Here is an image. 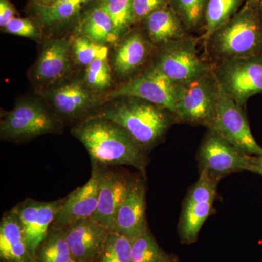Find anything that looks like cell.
<instances>
[{
  "instance_id": "ac0fdd59",
  "label": "cell",
  "mask_w": 262,
  "mask_h": 262,
  "mask_svg": "<svg viewBox=\"0 0 262 262\" xmlns=\"http://www.w3.org/2000/svg\"><path fill=\"white\" fill-rule=\"evenodd\" d=\"M148 229L145 184L140 178L133 179L126 198L117 211L111 232L133 239Z\"/></svg>"
},
{
  "instance_id": "484cf974",
  "label": "cell",
  "mask_w": 262,
  "mask_h": 262,
  "mask_svg": "<svg viewBox=\"0 0 262 262\" xmlns=\"http://www.w3.org/2000/svg\"><path fill=\"white\" fill-rule=\"evenodd\" d=\"M82 75L86 84L98 94L107 96L108 93L115 89L108 56L95 59L84 69Z\"/></svg>"
},
{
  "instance_id": "44dd1931",
  "label": "cell",
  "mask_w": 262,
  "mask_h": 262,
  "mask_svg": "<svg viewBox=\"0 0 262 262\" xmlns=\"http://www.w3.org/2000/svg\"><path fill=\"white\" fill-rule=\"evenodd\" d=\"M139 25L156 48L189 35L182 20L170 6L157 10Z\"/></svg>"
},
{
  "instance_id": "9a60e30c",
  "label": "cell",
  "mask_w": 262,
  "mask_h": 262,
  "mask_svg": "<svg viewBox=\"0 0 262 262\" xmlns=\"http://www.w3.org/2000/svg\"><path fill=\"white\" fill-rule=\"evenodd\" d=\"M65 200L42 202L28 198L12 209L18 215L29 250L36 261L38 248L47 237Z\"/></svg>"
},
{
  "instance_id": "8d00e7d4",
  "label": "cell",
  "mask_w": 262,
  "mask_h": 262,
  "mask_svg": "<svg viewBox=\"0 0 262 262\" xmlns=\"http://www.w3.org/2000/svg\"><path fill=\"white\" fill-rule=\"evenodd\" d=\"M179 259L177 257H175V256H172L171 257L169 258V259L167 260V261H163V262H178Z\"/></svg>"
},
{
  "instance_id": "f35d334b",
  "label": "cell",
  "mask_w": 262,
  "mask_h": 262,
  "mask_svg": "<svg viewBox=\"0 0 262 262\" xmlns=\"http://www.w3.org/2000/svg\"><path fill=\"white\" fill-rule=\"evenodd\" d=\"M178 262H179V261H178Z\"/></svg>"
},
{
  "instance_id": "603a6c76",
  "label": "cell",
  "mask_w": 262,
  "mask_h": 262,
  "mask_svg": "<svg viewBox=\"0 0 262 262\" xmlns=\"http://www.w3.org/2000/svg\"><path fill=\"white\" fill-rule=\"evenodd\" d=\"M244 4L245 0H208L201 40L206 42L217 29L233 18Z\"/></svg>"
},
{
  "instance_id": "ba28073f",
  "label": "cell",
  "mask_w": 262,
  "mask_h": 262,
  "mask_svg": "<svg viewBox=\"0 0 262 262\" xmlns=\"http://www.w3.org/2000/svg\"><path fill=\"white\" fill-rule=\"evenodd\" d=\"M75 70L71 36L49 37L43 41L29 77L37 94L69 78L75 74Z\"/></svg>"
},
{
  "instance_id": "e0dca14e",
  "label": "cell",
  "mask_w": 262,
  "mask_h": 262,
  "mask_svg": "<svg viewBox=\"0 0 262 262\" xmlns=\"http://www.w3.org/2000/svg\"><path fill=\"white\" fill-rule=\"evenodd\" d=\"M64 228L72 258L80 262L98 259L110 232L92 218L77 221Z\"/></svg>"
},
{
  "instance_id": "277c9868",
  "label": "cell",
  "mask_w": 262,
  "mask_h": 262,
  "mask_svg": "<svg viewBox=\"0 0 262 262\" xmlns=\"http://www.w3.org/2000/svg\"><path fill=\"white\" fill-rule=\"evenodd\" d=\"M46 101L60 121L74 125L94 116L107 101L84 82L83 75H75L46 91L37 93Z\"/></svg>"
},
{
  "instance_id": "9c48e42d",
  "label": "cell",
  "mask_w": 262,
  "mask_h": 262,
  "mask_svg": "<svg viewBox=\"0 0 262 262\" xmlns=\"http://www.w3.org/2000/svg\"><path fill=\"white\" fill-rule=\"evenodd\" d=\"M219 96V83L213 69L211 72L182 84L177 104L178 122L192 125L211 126Z\"/></svg>"
},
{
  "instance_id": "d4e9b609",
  "label": "cell",
  "mask_w": 262,
  "mask_h": 262,
  "mask_svg": "<svg viewBox=\"0 0 262 262\" xmlns=\"http://www.w3.org/2000/svg\"><path fill=\"white\" fill-rule=\"evenodd\" d=\"M208 3V0H169V6L190 33L203 29Z\"/></svg>"
},
{
  "instance_id": "52a82bcc",
  "label": "cell",
  "mask_w": 262,
  "mask_h": 262,
  "mask_svg": "<svg viewBox=\"0 0 262 262\" xmlns=\"http://www.w3.org/2000/svg\"><path fill=\"white\" fill-rule=\"evenodd\" d=\"M215 78L226 94L244 108L262 93V55L212 63Z\"/></svg>"
},
{
  "instance_id": "4316f807",
  "label": "cell",
  "mask_w": 262,
  "mask_h": 262,
  "mask_svg": "<svg viewBox=\"0 0 262 262\" xmlns=\"http://www.w3.org/2000/svg\"><path fill=\"white\" fill-rule=\"evenodd\" d=\"M133 2L134 0H97L113 20L117 41L136 25Z\"/></svg>"
},
{
  "instance_id": "30bf717a",
  "label": "cell",
  "mask_w": 262,
  "mask_h": 262,
  "mask_svg": "<svg viewBox=\"0 0 262 262\" xmlns=\"http://www.w3.org/2000/svg\"><path fill=\"white\" fill-rule=\"evenodd\" d=\"M108 60L117 84L135 77L151 63L156 47L141 25H135L110 46Z\"/></svg>"
},
{
  "instance_id": "83f0119b",
  "label": "cell",
  "mask_w": 262,
  "mask_h": 262,
  "mask_svg": "<svg viewBox=\"0 0 262 262\" xmlns=\"http://www.w3.org/2000/svg\"><path fill=\"white\" fill-rule=\"evenodd\" d=\"M171 256L160 248L149 229L131 239V262H163Z\"/></svg>"
},
{
  "instance_id": "5bb4252c",
  "label": "cell",
  "mask_w": 262,
  "mask_h": 262,
  "mask_svg": "<svg viewBox=\"0 0 262 262\" xmlns=\"http://www.w3.org/2000/svg\"><path fill=\"white\" fill-rule=\"evenodd\" d=\"M251 155L246 154L208 129L198 149L196 159L200 171H206L220 181L229 174L249 170Z\"/></svg>"
},
{
  "instance_id": "4fadbf2b",
  "label": "cell",
  "mask_w": 262,
  "mask_h": 262,
  "mask_svg": "<svg viewBox=\"0 0 262 262\" xmlns=\"http://www.w3.org/2000/svg\"><path fill=\"white\" fill-rule=\"evenodd\" d=\"M208 129L215 131L246 154L262 155V147L253 137L243 108L226 94L220 84L216 111Z\"/></svg>"
},
{
  "instance_id": "d6986e66",
  "label": "cell",
  "mask_w": 262,
  "mask_h": 262,
  "mask_svg": "<svg viewBox=\"0 0 262 262\" xmlns=\"http://www.w3.org/2000/svg\"><path fill=\"white\" fill-rule=\"evenodd\" d=\"M132 179L105 168L98 190V206L92 219L111 232L119 208L126 198Z\"/></svg>"
},
{
  "instance_id": "8992f818",
  "label": "cell",
  "mask_w": 262,
  "mask_h": 262,
  "mask_svg": "<svg viewBox=\"0 0 262 262\" xmlns=\"http://www.w3.org/2000/svg\"><path fill=\"white\" fill-rule=\"evenodd\" d=\"M201 40L189 35L156 48L151 63L174 83L184 84L211 72L213 64L198 53Z\"/></svg>"
},
{
  "instance_id": "7a4b0ae2",
  "label": "cell",
  "mask_w": 262,
  "mask_h": 262,
  "mask_svg": "<svg viewBox=\"0 0 262 262\" xmlns=\"http://www.w3.org/2000/svg\"><path fill=\"white\" fill-rule=\"evenodd\" d=\"M92 117L115 122L146 152L162 143L169 128L178 122L175 115L168 110L131 96L108 99Z\"/></svg>"
},
{
  "instance_id": "2e32d148",
  "label": "cell",
  "mask_w": 262,
  "mask_h": 262,
  "mask_svg": "<svg viewBox=\"0 0 262 262\" xmlns=\"http://www.w3.org/2000/svg\"><path fill=\"white\" fill-rule=\"evenodd\" d=\"M105 168L107 167L93 164L91 178L66 198L51 228H64L77 221L92 218L97 208L100 182Z\"/></svg>"
},
{
  "instance_id": "6da1fadb",
  "label": "cell",
  "mask_w": 262,
  "mask_h": 262,
  "mask_svg": "<svg viewBox=\"0 0 262 262\" xmlns=\"http://www.w3.org/2000/svg\"><path fill=\"white\" fill-rule=\"evenodd\" d=\"M71 134L83 144L93 164L107 168L127 165L144 172L149 163L145 150L107 119L89 117L73 125Z\"/></svg>"
},
{
  "instance_id": "cb8c5ba5",
  "label": "cell",
  "mask_w": 262,
  "mask_h": 262,
  "mask_svg": "<svg viewBox=\"0 0 262 262\" xmlns=\"http://www.w3.org/2000/svg\"><path fill=\"white\" fill-rule=\"evenodd\" d=\"M73 261L65 228L50 229L47 237L38 248L37 262H71Z\"/></svg>"
},
{
  "instance_id": "5b68a950",
  "label": "cell",
  "mask_w": 262,
  "mask_h": 262,
  "mask_svg": "<svg viewBox=\"0 0 262 262\" xmlns=\"http://www.w3.org/2000/svg\"><path fill=\"white\" fill-rule=\"evenodd\" d=\"M19 98L0 123L2 140L20 142L61 132L63 124L40 96Z\"/></svg>"
},
{
  "instance_id": "e575fe53",
  "label": "cell",
  "mask_w": 262,
  "mask_h": 262,
  "mask_svg": "<svg viewBox=\"0 0 262 262\" xmlns=\"http://www.w3.org/2000/svg\"><path fill=\"white\" fill-rule=\"evenodd\" d=\"M61 0H30V5L50 7L59 3Z\"/></svg>"
},
{
  "instance_id": "7402d4cb",
  "label": "cell",
  "mask_w": 262,
  "mask_h": 262,
  "mask_svg": "<svg viewBox=\"0 0 262 262\" xmlns=\"http://www.w3.org/2000/svg\"><path fill=\"white\" fill-rule=\"evenodd\" d=\"M73 34H80L96 44L110 47L117 42L113 20L97 1L84 12Z\"/></svg>"
},
{
  "instance_id": "4dcf8cb0",
  "label": "cell",
  "mask_w": 262,
  "mask_h": 262,
  "mask_svg": "<svg viewBox=\"0 0 262 262\" xmlns=\"http://www.w3.org/2000/svg\"><path fill=\"white\" fill-rule=\"evenodd\" d=\"M3 32L29 38L37 42L43 40V33L39 23L33 18H15L3 28Z\"/></svg>"
},
{
  "instance_id": "3957f363",
  "label": "cell",
  "mask_w": 262,
  "mask_h": 262,
  "mask_svg": "<svg viewBox=\"0 0 262 262\" xmlns=\"http://www.w3.org/2000/svg\"><path fill=\"white\" fill-rule=\"evenodd\" d=\"M204 45L212 63L262 55V7L245 3Z\"/></svg>"
},
{
  "instance_id": "8fae6325",
  "label": "cell",
  "mask_w": 262,
  "mask_h": 262,
  "mask_svg": "<svg viewBox=\"0 0 262 262\" xmlns=\"http://www.w3.org/2000/svg\"><path fill=\"white\" fill-rule=\"evenodd\" d=\"M182 85L174 83L151 63L130 80L115 85L106 98L108 100L117 96H136L165 108L176 116Z\"/></svg>"
},
{
  "instance_id": "f1b7e54d",
  "label": "cell",
  "mask_w": 262,
  "mask_h": 262,
  "mask_svg": "<svg viewBox=\"0 0 262 262\" xmlns=\"http://www.w3.org/2000/svg\"><path fill=\"white\" fill-rule=\"evenodd\" d=\"M71 39L76 68L85 69L96 58L108 56L110 46L96 44L80 34H73Z\"/></svg>"
},
{
  "instance_id": "836d02e7",
  "label": "cell",
  "mask_w": 262,
  "mask_h": 262,
  "mask_svg": "<svg viewBox=\"0 0 262 262\" xmlns=\"http://www.w3.org/2000/svg\"><path fill=\"white\" fill-rule=\"evenodd\" d=\"M248 171L258 174L262 177V155H251Z\"/></svg>"
},
{
  "instance_id": "7c38bea8",
  "label": "cell",
  "mask_w": 262,
  "mask_h": 262,
  "mask_svg": "<svg viewBox=\"0 0 262 262\" xmlns=\"http://www.w3.org/2000/svg\"><path fill=\"white\" fill-rule=\"evenodd\" d=\"M219 182L206 171H200L198 182L191 188L183 204L178 228L182 244H192L198 241L202 227L213 213Z\"/></svg>"
},
{
  "instance_id": "d590c367",
  "label": "cell",
  "mask_w": 262,
  "mask_h": 262,
  "mask_svg": "<svg viewBox=\"0 0 262 262\" xmlns=\"http://www.w3.org/2000/svg\"><path fill=\"white\" fill-rule=\"evenodd\" d=\"M246 4L262 7V0H245Z\"/></svg>"
},
{
  "instance_id": "d6a6232c",
  "label": "cell",
  "mask_w": 262,
  "mask_h": 262,
  "mask_svg": "<svg viewBox=\"0 0 262 262\" xmlns=\"http://www.w3.org/2000/svg\"><path fill=\"white\" fill-rule=\"evenodd\" d=\"M16 10L10 0H0V27L5 28L15 18Z\"/></svg>"
},
{
  "instance_id": "1f68e13d",
  "label": "cell",
  "mask_w": 262,
  "mask_h": 262,
  "mask_svg": "<svg viewBox=\"0 0 262 262\" xmlns=\"http://www.w3.org/2000/svg\"><path fill=\"white\" fill-rule=\"evenodd\" d=\"M168 6L169 0H134L133 10L136 25L142 23L149 15L157 10Z\"/></svg>"
},
{
  "instance_id": "74e56055",
  "label": "cell",
  "mask_w": 262,
  "mask_h": 262,
  "mask_svg": "<svg viewBox=\"0 0 262 262\" xmlns=\"http://www.w3.org/2000/svg\"><path fill=\"white\" fill-rule=\"evenodd\" d=\"M71 262H80V261H75V260H73V261H71Z\"/></svg>"
},
{
  "instance_id": "ffe728a7",
  "label": "cell",
  "mask_w": 262,
  "mask_h": 262,
  "mask_svg": "<svg viewBox=\"0 0 262 262\" xmlns=\"http://www.w3.org/2000/svg\"><path fill=\"white\" fill-rule=\"evenodd\" d=\"M0 258L3 262H37L13 210L5 213L0 223Z\"/></svg>"
},
{
  "instance_id": "f546056e",
  "label": "cell",
  "mask_w": 262,
  "mask_h": 262,
  "mask_svg": "<svg viewBox=\"0 0 262 262\" xmlns=\"http://www.w3.org/2000/svg\"><path fill=\"white\" fill-rule=\"evenodd\" d=\"M98 262H131V239L110 232L98 257Z\"/></svg>"
}]
</instances>
